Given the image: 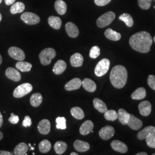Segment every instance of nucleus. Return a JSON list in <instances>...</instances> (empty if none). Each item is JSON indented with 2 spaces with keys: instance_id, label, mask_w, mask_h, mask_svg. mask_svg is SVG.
<instances>
[{
  "instance_id": "nucleus-1",
  "label": "nucleus",
  "mask_w": 155,
  "mask_h": 155,
  "mask_svg": "<svg viewBox=\"0 0 155 155\" xmlns=\"http://www.w3.org/2000/svg\"><path fill=\"white\" fill-rule=\"evenodd\" d=\"M152 42L153 40L150 35L145 31L134 34L129 39V44L133 50L141 53L150 52Z\"/></svg>"
},
{
  "instance_id": "nucleus-2",
  "label": "nucleus",
  "mask_w": 155,
  "mask_h": 155,
  "mask_svg": "<svg viewBox=\"0 0 155 155\" xmlns=\"http://www.w3.org/2000/svg\"><path fill=\"white\" fill-rule=\"evenodd\" d=\"M110 79L112 85L117 89H122L127 82V70L125 67L117 65L114 67L110 74Z\"/></svg>"
},
{
  "instance_id": "nucleus-3",
  "label": "nucleus",
  "mask_w": 155,
  "mask_h": 155,
  "mask_svg": "<svg viewBox=\"0 0 155 155\" xmlns=\"http://www.w3.org/2000/svg\"><path fill=\"white\" fill-rule=\"evenodd\" d=\"M55 56V50L52 48H45L39 54V58L41 63L44 66L50 64L52 59H53Z\"/></svg>"
},
{
  "instance_id": "nucleus-4",
  "label": "nucleus",
  "mask_w": 155,
  "mask_h": 155,
  "mask_svg": "<svg viewBox=\"0 0 155 155\" xmlns=\"http://www.w3.org/2000/svg\"><path fill=\"white\" fill-rule=\"evenodd\" d=\"M110 62L107 59H102L96 65L94 73L97 77H102L107 72L110 67Z\"/></svg>"
},
{
  "instance_id": "nucleus-5",
  "label": "nucleus",
  "mask_w": 155,
  "mask_h": 155,
  "mask_svg": "<svg viewBox=\"0 0 155 155\" xmlns=\"http://www.w3.org/2000/svg\"><path fill=\"white\" fill-rule=\"evenodd\" d=\"M116 17L115 13L113 12H108L100 16L97 21V24L99 28H105L110 25Z\"/></svg>"
},
{
  "instance_id": "nucleus-6",
  "label": "nucleus",
  "mask_w": 155,
  "mask_h": 155,
  "mask_svg": "<svg viewBox=\"0 0 155 155\" xmlns=\"http://www.w3.org/2000/svg\"><path fill=\"white\" fill-rule=\"evenodd\" d=\"M33 89L31 84L29 83H22L18 86L13 91L14 97L19 98L23 97L25 95L30 93Z\"/></svg>"
},
{
  "instance_id": "nucleus-7",
  "label": "nucleus",
  "mask_w": 155,
  "mask_h": 155,
  "mask_svg": "<svg viewBox=\"0 0 155 155\" xmlns=\"http://www.w3.org/2000/svg\"><path fill=\"white\" fill-rule=\"evenodd\" d=\"M21 19L28 25H36L40 21V17L32 12L24 13L21 16Z\"/></svg>"
},
{
  "instance_id": "nucleus-8",
  "label": "nucleus",
  "mask_w": 155,
  "mask_h": 155,
  "mask_svg": "<svg viewBox=\"0 0 155 155\" xmlns=\"http://www.w3.org/2000/svg\"><path fill=\"white\" fill-rule=\"evenodd\" d=\"M8 54L12 58L18 61H24L25 58L24 51L16 47H12L9 48L8 50Z\"/></svg>"
},
{
  "instance_id": "nucleus-9",
  "label": "nucleus",
  "mask_w": 155,
  "mask_h": 155,
  "mask_svg": "<svg viewBox=\"0 0 155 155\" xmlns=\"http://www.w3.org/2000/svg\"><path fill=\"white\" fill-rule=\"evenodd\" d=\"M115 133L114 127L110 125H107L102 127L99 132L100 137L104 140H107L111 139Z\"/></svg>"
},
{
  "instance_id": "nucleus-10",
  "label": "nucleus",
  "mask_w": 155,
  "mask_h": 155,
  "mask_svg": "<svg viewBox=\"0 0 155 155\" xmlns=\"http://www.w3.org/2000/svg\"><path fill=\"white\" fill-rule=\"evenodd\" d=\"M5 75L8 79L15 82L20 81L21 78L20 72L12 67H9L6 70Z\"/></svg>"
},
{
  "instance_id": "nucleus-11",
  "label": "nucleus",
  "mask_w": 155,
  "mask_h": 155,
  "mask_svg": "<svg viewBox=\"0 0 155 155\" xmlns=\"http://www.w3.org/2000/svg\"><path fill=\"white\" fill-rule=\"evenodd\" d=\"M139 110L140 113L143 116H148L150 114L152 110L151 104L148 101L141 102L139 105Z\"/></svg>"
},
{
  "instance_id": "nucleus-12",
  "label": "nucleus",
  "mask_w": 155,
  "mask_h": 155,
  "mask_svg": "<svg viewBox=\"0 0 155 155\" xmlns=\"http://www.w3.org/2000/svg\"><path fill=\"white\" fill-rule=\"evenodd\" d=\"M38 130L39 133L41 134H48L50 133L51 130V124L50 121L47 119H43L39 122L38 126Z\"/></svg>"
},
{
  "instance_id": "nucleus-13",
  "label": "nucleus",
  "mask_w": 155,
  "mask_h": 155,
  "mask_svg": "<svg viewBox=\"0 0 155 155\" xmlns=\"http://www.w3.org/2000/svg\"><path fill=\"white\" fill-rule=\"evenodd\" d=\"M65 28L67 33L70 37L76 38L79 35V29L76 25H75L74 23L71 22H67L66 24Z\"/></svg>"
},
{
  "instance_id": "nucleus-14",
  "label": "nucleus",
  "mask_w": 155,
  "mask_h": 155,
  "mask_svg": "<svg viewBox=\"0 0 155 155\" xmlns=\"http://www.w3.org/2000/svg\"><path fill=\"white\" fill-rule=\"evenodd\" d=\"M127 125L132 129L134 130H139L143 126V122L139 118L136 117L132 114H130L129 120L127 122Z\"/></svg>"
},
{
  "instance_id": "nucleus-15",
  "label": "nucleus",
  "mask_w": 155,
  "mask_h": 155,
  "mask_svg": "<svg viewBox=\"0 0 155 155\" xmlns=\"http://www.w3.org/2000/svg\"><path fill=\"white\" fill-rule=\"evenodd\" d=\"M112 149L117 152L125 153L127 152V145L119 140H114L111 143Z\"/></svg>"
},
{
  "instance_id": "nucleus-16",
  "label": "nucleus",
  "mask_w": 155,
  "mask_h": 155,
  "mask_svg": "<svg viewBox=\"0 0 155 155\" xmlns=\"http://www.w3.org/2000/svg\"><path fill=\"white\" fill-rule=\"evenodd\" d=\"M82 81L79 78H74L65 84L64 88L67 91H72L78 90L81 87Z\"/></svg>"
},
{
  "instance_id": "nucleus-17",
  "label": "nucleus",
  "mask_w": 155,
  "mask_h": 155,
  "mask_svg": "<svg viewBox=\"0 0 155 155\" xmlns=\"http://www.w3.org/2000/svg\"><path fill=\"white\" fill-rule=\"evenodd\" d=\"M94 127V124L90 120H87L83 122L81 125L79 132L82 135H87L89 133H91Z\"/></svg>"
},
{
  "instance_id": "nucleus-18",
  "label": "nucleus",
  "mask_w": 155,
  "mask_h": 155,
  "mask_svg": "<svg viewBox=\"0 0 155 155\" xmlns=\"http://www.w3.org/2000/svg\"><path fill=\"white\" fill-rule=\"evenodd\" d=\"M155 133V127L153 126H148L145 127L137 134V138L140 140H143L148 137L149 136Z\"/></svg>"
},
{
  "instance_id": "nucleus-19",
  "label": "nucleus",
  "mask_w": 155,
  "mask_h": 155,
  "mask_svg": "<svg viewBox=\"0 0 155 155\" xmlns=\"http://www.w3.org/2000/svg\"><path fill=\"white\" fill-rule=\"evenodd\" d=\"M74 147L79 152H84L90 149V144L87 142L77 140L74 143Z\"/></svg>"
},
{
  "instance_id": "nucleus-20",
  "label": "nucleus",
  "mask_w": 155,
  "mask_h": 155,
  "mask_svg": "<svg viewBox=\"0 0 155 155\" xmlns=\"http://www.w3.org/2000/svg\"><path fill=\"white\" fill-rule=\"evenodd\" d=\"M83 63V57L79 53H75L70 58V63L74 67L82 66Z\"/></svg>"
},
{
  "instance_id": "nucleus-21",
  "label": "nucleus",
  "mask_w": 155,
  "mask_h": 155,
  "mask_svg": "<svg viewBox=\"0 0 155 155\" xmlns=\"http://www.w3.org/2000/svg\"><path fill=\"white\" fill-rule=\"evenodd\" d=\"M66 63L64 61L59 60L56 62L52 71L56 75H61L66 70Z\"/></svg>"
},
{
  "instance_id": "nucleus-22",
  "label": "nucleus",
  "mask_w": 155,
  "mask_h": 155,
  "mask_svg": "<svg viewBox=\"0 0 155 155\" xmlns=\"http://www.w3.org/2000/svg\"><path fill=\"white\" fill-rule=\"evenodd\" d=\"M82 84L84 89L90 93L94 92L97 89V85L95 83L89 78L84 79L82 82Z\"/></svg>"
},
{
  "instance_id": "nucleus-23",
  "label": "nucleus",
  "mask_w": 155,
  "mask_h": 155,
  "mask_svg": "<svg viewBox=\"0 0 155 155\" xmlns=\"http://www.w3.org/2000/svg\"><path fill=\"white\" fill-rule=\"evenodd\" d=\"M117 114L118 118L120 123L124 125H127L130 117V114L124 109H120L118 111Z\"/></svg>"
},
{
  "instance_id": "nucleus-24",
  "label": "nucleus",
  "mask_w": 155,
  "mask_h": 155,
  "mask_svg": "<svg viewBox=\"0 0 155 155\" xmlns=\"http://www.w3.org/2000/svg\"><path fill=\"white\" fill-rule=\"evenodd\" d=\"M105 36L107 39L112 41H118L121 38V34L113 31L110 28L106 29L105 32Z\"/></svg>"
},
{
  "instance_id": "nucleus-25",
  "label": "nucleus",
  "mask_w": 155,
  "mask_h": 155,
  "mask_svg": "<svg viewBox=\"0 0 155 155\" xmlns=\"http://www.w3.org/2000/svg\"><path fill=\"white\" fill-rule=\"evenodd\" d=\"M55 8L56 12L61 15L66 13L67 9L66 3L63 0H57L55 3Z\"/></svg>"
},
{
  "instance_id": "nucleus-26",
  "label": "nucleus",
  "mask_w": 155,
  "mask_h": 155,
  "mask_svg": "<svg viewBox=\"0 0 155 155\" xmlns=\"http://www.w3.org/2000/svg\"><path fill=\"white\" fill-rule=\"evenodd\" d=\"M147 95L146 90L144 87H139L136 89L131 95V98L133 100H141L144 99Z\"/></svg>"
},
{
  "instance_id": "nucleus-27",
  "label": "nucleus",
  "mask_w": 155,
  "mask_h": 155,
  "mask_svg": "<svg viewBox=\"0 0 155 155\" xmlns=\"http://www.w3.org/2000/svg\"><path fill=\"white\" fill-rule=\"evenodd\" d=\"M93 105L96 110L100 111V113H104L107 110V106L104 101L99 98H95L93 100Z\"/></svg>"
},
{
  "instance_id": "nucleus-28",
  "label": "nucleus",
  "mask_w": 155,
  "mask_h": 155,
  "mask_svg": "<svg viewBox=\"0 0 155 155\" xmlns=\"http://www.w3.org/2000/svg\"><path fill=\"white\" fill-rule=\"evenodd\" d=\"M28 150L27 144L24 143H21L18 144L14 150V154L16 155H27Z\"/></svg>"
},
{
  "instance_id": "nucleus-29",
  "label": "nucleus",
  "mask_w": 155,
  "mask_h": 155,
  "mask_svg": "<svg viewBox=\"0 0 155 155\" xmlns=\"http://www.w3.org/2000/svg\"><path fill=\"white\" fill-rule=\"evenodd\" d=\"M48 22L50 26L55 29L58 30L61 27V19L58 17L50 16L48 18Z\"/></svg>"
},
{
  "instance_id": "nucleus-30",
  "label": "nucleus",
  "mask_w": 155,
  "mask_h": 155,
  "mask_svg": "<svg viewBox=\"0 0 155 155\" xmlns=\"http://www.w3.org/2000/svg\"><path fill=\"white\" fill-rule=\"evenodd\" d=\"M32 64L26 61H20L17 62L16 64L17 69L22 72L30 71L32 68Z\"/></svg>"
},
{
  "instance_id": "nucleus-31",
  "label": "nucleus",
  "mask_w": 155,
  "mask_h": 155,
  "mask_svg": "<svg viewBox=\"0 0 155 155\" xmlns=\"http://www.w3.org/2000/svg\"><path fill=\"white\" fill-rule=\"evenodd\" d=\"M43 101V97L40 93H35L32 94L30 98V102L31 105L33 107H38L40 105Z\"/></svg>"
},
{
  "instance_id": "nucleus-32",
  "label": "nucleus",
  "mask_w": 155,
  "mask_h": 155,
  "mask_svg": "<svg viewBox=\"0 0 155 155\" xmlns=\"http://www.w3.org/2000/svg\"><path fill=\"white\" fill-rule=\"evenodd\" d=\"M67 148V145L64 141H58L54 145V150L58 155L63 154Z\"/></svg>"
},
{
  "instance_id": "nucleus-33",
  "label": "nucleus",
  "mask_w": 155,
  "mask_h": 155,
  "mask_svg": "<svg viewBox=\"0 0 155 155\" xmlns=\"http://www.w3.org/2000/svg\"><path fill=\"white\" fill-rule=\"evenodd\" d=\"M25 9V5L21 2H17L16 3L12 4L11 8V13L12 14H17L21 13Z\"/></svg>"
},
{
  "instance_id": "nucleus-34",
  "label": "nucleus",
  "mask_w": 155,
  "mask_h": 155,
  "mask_svg": "<svg viewBox=\"0 0 155 155\" xmlns=\"http://www.w3.org/2000/svg\"><path fill=\"white\" fill-rule=\"evenodd\" d=\"M39 150L40 152L45 153L50 151L51 148V143L48 140H42L39 144Z\"/></svg>"
},
{
  "instance_id": "nucleus-35",
  "label": "nucleus",
  "mask_w": 155,
  "mask_h": 155,
  "mask_svg": "<svg viewBox=\"0 0 155 155\" xmlns=\"http://www.w3.org/2000/svg\"><path fill=\"white\" fill-rule=\"evenodd\" d=\"M71 114L77 120H82L84 117V114L82 109L79 107H74L71 109Z\"/></svg>"
},
{
  "instance_id": "nucleus-36",
  "label": "nucleus",
  "mask_w": 155,
  "mask_h": 155,
  "mask_svg": "<svg viewBox=\"0 0 155 155\" xmlns=\"http://www.w3.org/2000/svg\"><path fill=\"white\" fill-rule=\"evenodd\" d=\"M119 19L125 22L128 27H132L133 25V18L129 14L124 13L119 17Z\"/></svg>"
},
{
  "instance_id": "nucleus-37",
  "label": "nucleus",
  "mask_w": 155,
  "mask_h": 155,
  "mask_svg": "<svg viewBox=\"0 0 155 155\" xmlns=\"http://www.w3.org/2000/svg\"><path fill=\"white\" fill-rule=\"evenodd\" d=\"M104 117L106 120L114 121L118 118V114L117 111L114 110H107L104 113Z\"/></svg>"
},
{
  "instance_id": "nucleus-38",
  "label": "nucleus",
  "mask_w": 155,
  "mask_h": 155,
  "mask_svg": "<svg viewBox=\"0 0 155 155\" xmlns=\"http://www.w3.org/2000/svg\"><path fill=\"white\" fill-rule=\"evenodd\" d=\"M56 127L58 129L64 130L66 129V119L63 117H58L56 119Z\"/></svg>"
},
{
  "instance_id": "nucleus-39",
  "label": "nucleus",
  "mask_w": 155,
  "mask_h": 155,
  "mask_svg": "<svg viewBox=\"0 0 155 155\" xmlns=\"http://www.w3.org/2000/svg\"><path fill=\"white\" fill-rule=\"evenodd\" d=\"M100 55V48L98 46H93L90 51L89 56L92 59L98 58Z\"/></svg>"
},
{
  "instance_id": "nucleus-40",
  "label": "nucleus",
  "mask_w": 155,
  "mask_h": 155,
  "mask_svg": "<svg viewBox=\"0 0 155 155\" xmlns=\"http://www.w3.org/2000/svg\"><path fill=\"white\" fill-rule=\"evenodd\" d=\"M152 0H138L139 5L142 9L148 10L150 7Z\"/></svg>"
},
{
  "instance_id": "nucleus-41",
  "label": "nucleus",
  "mask_w": 155,
  "mask_h": 155,
  "mask_svg": "<svg viewBox=\"0 0 155 155\" xmlns=\"http://www.w3.org/2000/svg\"><path fill=\"white\" fill-rule=\"evenodd\" d=\"M145 140L148 147L152 148H155V133L150 135Z\"/></svg>"
},
{
  "instance_id": "nucleus-42",
  "label": "nucleus",
  "mask_w": 155,
  "mask_h": 155,
  "mask_svg": "<svg viewBox=\"0 0 155 155\" xmlns=\"http://www.w3.org/2000/svg\"><path fill=\"white\" fill-rule=\"evenodd\" d=\"M148 84L150 87L155 90V76L150 75L148 78Z\"/></svg>"
},
{
  "instance_id": "nucleus-43",
  "label": "nucleus",
  "mask_w": 155,
  "mask_h": 155,
  "mask_svg": "<svg viewBox=\"0 0 155 155\" xmlns=\"http://www.w3.org/2000/svg\"><path fill=\"white\" fill-rule=\"evenodd\" d=\"M32 125V120L30 117L26 116L24 118V121H22V126L24 127H29Z\"/></svg>"
},
{
  "instance_id": "nucleus-44",
  "label": "nucleus",
  "mask_w": 155,
  "mask_h": 155,
  "mask_svg": "<svg viewBox=\"0 0 155 155\" xmlns=\"http://www.w3.org/2000/svg\"><path fill=\"white\" fill-rule=\"evenodd\" d=\"M8 121L12 124H16L19 121V117L14 113H11V116L9 118Z\"/></svg>"
},
{
  "instance_id": "nucleus-45",
  "label": "nucleus",
  "mask_w": 155,
  "mask_h": 155,
  "mask_svg": "<svg viewBox=\"0 0 155 155\" xmlns=\"http://www.w3.org/2000/svg\"><path fill=\"white\" fill-rule=\"evenodd\" d=\"M111 0H94V2L97 5L102 6L108 4Z\"/></svg>"
},
{
  "instance_id": "nucleus-46",
  "label": "nucleus",
  "mask_w": 155,
  "mask_h": 155,
  "mask_svg": "<svg viewBox=\"0 0 155 155\" xmlns=\"http://www.w3.org/2000/svg\"><path fill=\"white\" fill-rule=\"evenodd\" d=\"M16 0H5V3L7 5H11L15 3Z\"/></svg>"
},
{
  "instance_id": "nucleus-47",
  "label": "nucleus",
  "mask_w": 155,
  "mask_h": 155,
  "mask_svg": "<svg viewBox=\"0 0 155 155\" xmlns=\"http://www.w3.org/2000/svg\"><path fill=\"white\" fill-rule=\"evenodd\" d=\"M11 153L6 150H0V155H12Z\"/></svg>"
},
{
  "instance_id": "nucleus-48",
  "label": "nucleus",
  "mask_w": 155,
  "mask_h": 155,
  "mask_svg": "<svg viewBox=\"0 0 155 155\" xmlns=\"http://www.w3.org/2000/svg\"><path fill=\"white\" fill-rule=\"evenodd\" d=\"M2 124H3V117L1 113L0 112V127H2Z\"/></svg>"
},
{
  "instance_id": "nucleus-49",
  "label": "nucleus",
  "mask_w": 155,
  "mask_h": 155,
  "mask_svg": "<svg viewBox=\"0 0 155 155\" xmlns=\"http://www.w3.org/2000/svg\"><path fill=\"white\" fill-rule=\"evenodd\" d=\"M136 155H147V153H146V152H140V153H137V154H136Z\"/></svg>"
},
{
  "instance_id": "nucleus-50",
  "label": "nucleus",
  "mask_w": 155,
  "mask_h": 155,
  "mask_svg": "<svg viewBox=\"0 0 155 155\" xmlns=\"http://www.w3.org/2000/svg\"><path fill=\"white\" fill-rule=\"evenodd\" d=\"M3 138V133L0 131V140H1Z\"/></svg>"
},
{
  "instance_id": "nucleus-51",
  "label": "nucleus",
  "mask_w": 155,
  "mask_h": 155,
  "mask_svg": "<svg viewBox=\"0 0 155 155\" xmlns=\"http://www.w3.org/2000/svg\"><path fill=\"white\" fill-rule=\"evenodd\" d=\"M2 62V56L0 55V65L1 64Z\"/></svg>"
},
{
  "instance_id": "nucleus-52",
  "label": "nucleus",
  "mask_w": 155,
  "mask_h": 155,
  "mask_svg": "<svg viewBox=\"0 0 155 155\" xmlns=\"http://www.w3.org/2000/svg\"><path fill=\"white\" fill-rule=\"evenodd\" d=\"M71 155H78V154L77 153H75V152H72V153H71Z\"/></svg>"
},
{
  "instance_id": "nucleus-53",
  "label": "nucleus",
  "mask_w": 155,
  "mask_h": 155,
  "mask_svg": "<svg viewBox=\"0 0 155 155\" xmlns=\"http://www.w3.org/2000/svg\"><path fill=\"white\" fill-rule=\"evenodd\" d=\"M1 20H2V15H1V14L0 13V22H1Z\"/></svg>"
},
{
  "instance_id": "nucleus-54",
  "label": "nucleus",
  "mask_w": 155,
  "mask_h": 155,
  "mask_svg": "<svg viewBox=\"0 0 155 155\" xmlns=\"http://www.w3.org/2000/svg\"><path fill=\"white\" fill-rule=\"evenodd\" d=\"M2 0H0V4L2 2Z\"/></svg>"
},
{
  "instance_id": "nucleus-55",
  "label": "nucleus",
  "mask_w": 155,
  "mask_h": 155,
  "mask_svg": "<svg viewBox=\"0 0 155 155\" xmlns=\"http://www.w3.org/2000/svg\"><path fill=\"white\" fill-rule=\"evenodd\" d=\"M153 40H154V41L155 42V36L154 37V38H153Z\"/></svg>"
},
{
  "instance_id": "nucleus-56",
  "label": "nucleus",
  "mask_w": 155,
  "mask_h": 155,
  "mask_svg": "<svg viewBox=\"0 0 155 155\" xmlns=\"http://www.w3.org/2000/svg\"><path fill=\"white\" fill-rule=\"evenodd\" d=\"M152 155H155V153H153V154H152Z\"/></svg>"
},
{
  "instance_id": "nucleus-57",
  "label": "nucleus",
  "mask_w": 155,
  "mask_h": 155,
  "mask_svg": "<svg viewBox=\"0 0 155 155\" xmlns=\"http://www.w3.org/2000/svg\"><path fill=\"white\" fill-rule=\"evenodd\" d=\"M153 8H155V6H153Z\"/></svg>"
}]
</instances>
